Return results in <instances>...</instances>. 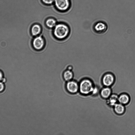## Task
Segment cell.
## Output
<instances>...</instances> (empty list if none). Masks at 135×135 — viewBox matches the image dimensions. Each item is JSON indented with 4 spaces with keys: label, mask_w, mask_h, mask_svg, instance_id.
<instances>
[{
    "label": "cell",
    "mask_w": 135,
    "mask_h": 135,
    "mask_svg": "<svg viewBox=\"0 0 135 135\" xmlns=\"http://www.w3.org/2000/svg\"><path fill=\"white\" fill-rule=\"evenodd\" d=\"M97 89L96 88H94L93 91L92 93H93L94 94H96L97 93Z\"/></svg>",
    "instance_id": "18"
},
{
    "label": "cell",
    "mask_w": 135,
    "mask_h": 135,
    "mask_svg": "<svg viewBox=\"0 0 135 135\" xmlns=\"http://www.w3.org/2000/svg\"><path fill=\"white\" fill-rule=\"evenodd\" d=\"M46 24L47 27L53 28L57 25V22L54 19L50 18L48 19L46 21Z\"/></svg>",
    "instance_id": "13"
},
{
    "label": "cell",
    "mask_w": 135,
    "mask_h": 135,
    "mask_svg": "<svg viewBox=\"0 0 135 135\" xmlns=\"http://www.w3.org/2000/svg\"><path fill=\"white\" fill-rule=\"evenodd\" d=\"M118 97L115 95H112L111 96L109 99L108 102L109 104L111 106H115L117 103V102L118 101Z\"/></svg>",
    "instance_id": "14"
},
{
    "label": "cell",
    "mask_w": 135,
    "mask_h": 135,
    "mask_svg": "<svg viewBox=\"0 0 135 135\" xmlns=\"http://www.w3.org/2000/svg\"><path fill=\"white\" fill-rule=\"evenodd\" d=\"M65 88L66 91L71 94H75L79 91V84L76 81L71 80L66 83Z\"/></svg>",
    "instance_id": "3"
},
{
    "label": "cell",
    "mask_w": 135,
    "mask_h": 135,
    "mask_svg": "<svg viewBox=\"0 0 135 135\" xmlns=\"http://www.w3.org/2000/svg\"><path fill=\"white\" fill-rule=\"evenodd\" d=\"M69 29L68 27L63 24H57L54 31V34L56 37L59 39L66 38L68 35Z\"/></svg>",
    "instance_id": "2"
},
{
    "label": "cell",
    "mask_w": 135,
    "mask_h": 135,
    "mask_svg": "<svg viewBox=\"0 0 135 135\" xmlns=\"http://www.w3.org/2000/svg\"><path fill=\"white\" fill-rule=\"evenodd\" d=\"M94 87L92 81L87 79L81 81L79 84V91L83 95L92 93Z\"/></svg>",
    "instance_id": "1"
},
{
    "label": "cell",
    "mask_w": 135,
    "mask_h": 135,
    "mask_svg": "<svg viewBox=\"0 0 135 135\" xmlns=\"http://www.w3.org/2000/svg\"><path fill=\"white\" fill-rule=\"evenodd\" d=\"M41 28L40 26L38 24H35L33 25L31 29V33L34 36H36L39 35L41 32Z\"/></svg>",
    "instance_id": "9"
},
{
    "label": "cell",
    "mask_w": 135,
    "mask_h": 135,
    "mask_svg": "<svg viewBox=\"0 0 135 135\" xmlns=\"http://www.w3.org/2000/svg\"><path fill=\"white\" fill-rule=\"evenodd\" d=\"M115 81L114 76L111 73H107L103 77L102 81L103 84L105 86L108 87L113 84Z\"/></svg>",
    "instance_id": "5"
},
{
    "label": "cell",
    "mask_w": 135,
    "mask_h": 135,
    "mask_svg": "<svg viewBox=\"0 0 135 135\" xmlns=\"http://www.w3.org/2000/svg\"><path fill=\"white\" fill-rule=\"evenodd\" d=\"M130 99L128 96L124 94L120 95L118 98V101L122 105L128 103L130 101Z\"/></svg>",
    "instance_id": "10"
},
{
    "label": "cell",
    "mask_w": 135,
    "mask_h": 135,
    "mask_svg": "<svg viewBox=\"0 0 135 135\" xmlns=\"http://www.w3.org/2000/svg\"><path fill=\"white\" fill-rule=\"evenodd\" d=\"M94 29L97 33L101 34L105 32L107 29V24L104 22L100 21L98 22L94 25Z\"/></svg>",
    "instance_id": "6"
},
{
    "label": "cell",
    "mask_w": 135,
    "mask_h": 135,
    "mask_svg": "<svg viewBox=\"0 0 135 135\" xmlns=\"http://www.w3.org/2000/svg\"><path fill=\"white\" fill-rule=\"evenodd\" d=\"M6 81V80L5 78H3V79L2 80V82H3V83L5 82Z\"/></svg>",
    "instance_id": "19"
},
{
    "label": "cell",
    "mask_w": 135,
    "mask_h": 135,
    "mask_svg": "<svg viewBox=\"0 0 135 135\" xmlns=\"http://www.w3.org/2000/svg\"><path fill=\"white\" fill-rule=\"evenodd\" d=\"M43 3L47 5H51L54 2V0H41Z\"/></svg>",
    "instance_id": "15"
},
{
    "label": "cell",
    "mask_w": 135,
    "mask_h": 135,
    "mask_svg": "<svg viewBox=\"0 0 135 135\" xmlns=\"http://www.w3.org/2000/svg\"><path fill=\"white\" fill-rule=\"evenodd\" d=\"M114 109L116 113L118 114H121L125 111V107L121 103L116 104L114 106Z\"/></svg>",
    "instance_id": "11"
},
{
    "label": "cell",
    "mask_w": 135,
    "mask_h": 135,
    "mask_svg": "<svg viewBox=\"0 0 135 135\" xmlns=\"http://www.w3.org/2000/svg\"><path fill=\"white\" fill-rule=\"evenodd\" d=\"M3 78V74L2 72L0 71V81H2Z\"/></svg>",
    "instance_id": "17"
},
{
    "label": "cell",
    "mask_w": 135,
    "mask_h": 135,
    "mask_svg": "<svg viewBox=\"0 0 135 135\" xmlns=\"http://www.w3.org/2000/svg\"><path fill=\"white\" fill-rule=\"evenodd\" d=\"M33 44L35 49L40 50L42 49L44 46V40L42 37L37 36L33 40Z\"/></svg>",
    "instance_id": "7"
},
{
    "label": "cell",
    "mask_w": 135,
    "mask_h": 135,
    "mask_svg": "<svg viewBox=\"0 0 135 135\" xmlns=\"http://www.w3.org/2000/svg\"><path fill=\"white\" fill-rule=\"evenodd\" d=\"M111 92V89L107 87L103 89L101 94L102 97L106 99L108 98L110 96Z\"/></svg>",
    "instance_id": "12"
},
{
    "label": "cell",
    "mask_w": 135,
    "mask_h": 135,
    "mask_svg": "<svg viewBox=\"0 0 135 135\" xmlns=\"http://www.w3.org/2000/svg\"><path fill=\"white\" fill-rule=\"evenodd\" d=\"M5 87L4 83L0 82V93H2L4 90Z\"/></svg>",
    "instance_id": "16"
},
{
    "label": "cell",
    "mask_w": 135,
    "mask_h": 135,
    "mask_svg": "<svg viewBox=\"0 0 135 135\" xmlns=\"http://www.w3.org/2000/svg\"><path fill=\"white\" fill-rule=\"evenodd\" d=\"M54 3L56 8L61 11L68 10L70 6V0H54Z\"/></svg>",
    "instance_id": "4"
},
{
    "label": "cell",
    "mask_w": 135,
    "mask_h": 135,
    "mask_svg": "<svg viewBox=\"0 0 135 135\" xmlns=\"http://www.w3.org/2000/svg\"><path fill=\"white\" fill-rule=\"evenodd\" d=\"M73 77V74L70 70H67L64 73L63 77L66 81L67 82L72 80Z\"/></svg>",
    "instance_id": "8"
}]
</instances>
